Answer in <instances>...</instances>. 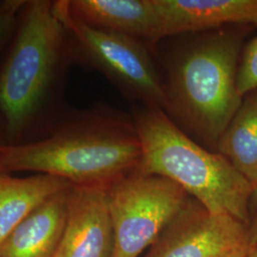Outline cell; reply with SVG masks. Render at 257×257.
<instances>
[{"label":"cell","mask_w":257,"mask_h":257,"mask_svg":"<svg viewBox=\"0 0 257 257\" xmlns=\"http://www.w3.org/2000/svg\"><path fill=\"white\" fill-rule=\"evenodd\" d=\"M73 186L47 199L12 230L0 243V257L55 256Z\"/></svg>","instance_id":"8fae6325"},{"label":"cell","mask_w":257,"mask_h":257,"mask_svg":"<svg viewBox=\"0 0 257 257\" xmlns=\"http://www.w3.org/2000/svg\"><path fill=\"white\" fill-rule=\"evenodd\" d=\"M114 233L113 257H138L150 248L190 200L163 176L139 172L105 188Z\"/></svg>","instance_id":"8992f818"},{"label":"cell","mask_w":257,"mask_h":257,"mask_svg":"<svg viewBox=\"0 0 257 257\" xmlns=\"http://www.w3.org/2000/svg\"><path fill=\"white\" fill-rule=\"evenodd\" d=\"M71 186L52 175L0 177V243L38 206Z\"/></svg>","instance_id":"7c38bea8"},{"label":"cell","mask_w":257,"mask_h":257,"mask_svg":"<svg viewBox=\"0 0 257 257\" xmlns=\"http://www.w3.org/2000/svg\"><path fill=\"white\" fill-rule=\"evenodd\" d=\"M70 14L85 24L110 33L157 42L161 21L155 0H65Z\"/></svg>","instance_id":"30bf717a"},{"label":"cell","mask_w":257,"mask_h":257,"mask_svg":"<svg viewBox=\"0 0 257 257\" xmlns=\"http://www.w3.org/2000/svg\"><path fill=\"white\" fill-rule=\"evenodd\" d=\"M216 151L252 188L257 187V91L243 97L221 135Z\"/></svg>","instance_id":"4fadbf2b"},{"label":"cell","mask_w":257,"mask_h":257,"mask_svg":"<svg viewBox=\"0 0 257 257\" xmlns=\"http://www.w3.org/2000/svg\"><path fill=\"white\" fill-rule=\"evenodd\" d=\"M247 257H257V247L253 248Z\"/></svg>","instance_id":"e0dca14e"},{"label":"cell","mask_w":257,"mask_h":257,"mask_svg":"<svg viewBox=\"0 0 257 257\" xmlns=\"http://www.w3.org/2000/svg\"><path fill=\"white\" fill-rule=\"evenodd\" d=\"M142 147L134 118L93 109L58 121L43 138L19 145L0 143V171L34 172L74 186L106 188L138 172Z\"/></svg>","instance_id":"7a4b0ae2"},{"label":"cell","mask_w":257,"mask_h":257,"mask_svg":"<svg viewBox=\"0 0 257 257\" xmlns=\"http://www.w3.org/2000/svg\"><path fill=\"white\" fill-rule=\"evenodd\" d=\"M182 47L168 67L164 110L211 148L238 110L237 89L243 32H203Z\"/></svg>","instance_id":"3957f363"},{"label":"cell","mask_w":257,"mask_h":257,"mask_svg":"<svg viewBox=\"0 0 257 257\" xmlns=\"http://www.w3.org/2000/svg\"><path fill=\"white\" fill-rule=\"evenodd\" d=\"M114 233L105 188L73 186L54 257H113Z\"/></svg>","instance_id":"ba28073f"},{"label":"cell","mask_w":257,"mask_h":257,"mask_svg":"<svg viewBox=\"0 0 257 257\" xmlns=\"http://www.w3.org/2000/svg\"><path fill=\"white\" fill-rule=\"evenodd\" d=\"M161 39L229 25L257 27V0H155Z\"/></svg>","instance_id":"9c48e42d"},{"label":"cell","mask_w":257,"mask_h":257,"mask_svg":"<svg viewBox=\"0 0 257 257\" xmlns=\"http://www.w3.org/2000/svg\"><path fill=\"white\" fill-rule=\"evenodd\" d=\"M237 89L243 98L257 91V36L244 47L237 75Z\"/></svg>","instance_id":"5bb4252c"},{"label":"cell","mask_w":257,"mask_h":257,"mask_svg":"<svg viewBox=\"0 0 257 257\" xmlns=\"http://www.w3.org/2000/svg\"><path fill=\"white\" fill-rule=\"evenodd\" d=\"M26 0L0 1V56L9 46Z\"/></svg>","instance_id":"9a60e30c"},{"label":"cell","mask_w":257,"mask_h":257,"mask_svg":"<svg viewBox=\"0 0 257 257\" xmlns=\"http://www.w3.org/2000/svg\"><path fill=\"white\" fill-rule=\"evenodd\" d=\"M3 142V138H2V130H1V124H0V143Z\"/></svg>","instance_id":"ac0fdd59"},{"label":"cell","mask_w":257,"mask_h":257,"mask_svg":"<svg viewBox=\"0 0 257 257\" xmlns=\"http://www.w3.org/2000/svg\"><path fill=\"white\" fill-rule=\"evenodd\" d=\"M71 59L55 0H26L0 66L2 144L35 141L55 127Z\"/></svg>","instance_id":"6da1fadb"},{"label":"cell","mask_w":257,"mask_h":257,"mask_svg":"<svg viewBox=\"0 0 257 257\" xmlns=\"http://www.w3.org/2000/svg\"><path fill=\"white\" fill-rule=\"evenodd\" d=\"M253 210V218H252V223L251 226L249 227L250 234L252 242L254 246L257 247V187L253 188V191L251 193L250 201H249V210Z\"/></svg>","instance_id":"2e32d148"},{"label":"cell","mask_w":257,"mask_h":257,"mask_svg":"<svg viewBox=\"0 0 257 257\" xmlns=\"http://www.w3.org/2000/svg\"><path fill=\"white\" fill-rule=\"evenodd\" d=\"M4 175H6V174H4L3 172H1V171H0V177H2Z\"/></svg>","instance_id":"d6986e66"},{"label":"cell","mask_w":257,"mask_h":257,"mask_svg":"<svg viewBox=\"0 0 257 257\" xmlns=\"http://www.w3.org/2000/svg\"><path fill=\"white\" fill-rule=\"evenodd\" d=\"M133 118L142 147L138 172L168 178L208 211L248 224L253 188L224 156L194 142L161 109L146 106Z\"/></svg>","instance_id":"277c9868"},{"label":"cell","mask_w":257,"mask_h":257,"mask_svg":"<svg viewBox=\"0 0 257 257\" xmlns=\"http://www.w3.org/2000/svg\"><path fill=\"white\" fill-rule=\"evenodd\" d=\"M72 59L104 74L123 94L165 110V84L143 41L99 30L74 18L65 0H55Z\"/></svg>","instance_id":"5b68a950"},{"label":"cell","mask_w":257,"mask_h":257,"mask_svg":"<svg viewBox=\"0 0 257 257\" xmlns=\"http://www.w3.org/2000/svg\"><path fill=\"white\" fill-rule=\"evenodd\" d=\"M255 248L248 224L189 200L150 247L147 257H247Z\"/></svg>","instance_id":"52a82bcc"}]
</instances>
